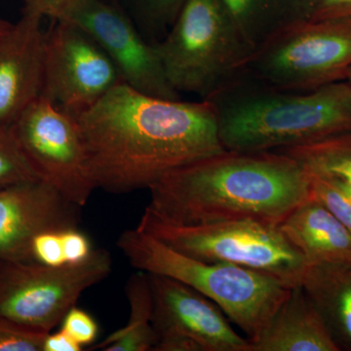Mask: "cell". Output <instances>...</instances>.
<instances>
[{"label":"cell","mask_w":351,"mask_h":351,"mask_svg":"<svg viewBox=\"0 0 351 351\" xmlns=\"http://www.w3.org/2000/svg\"><path fill=\"white\" fill-rule=\"evenodd\" d=\"M60 233L66 263L75 265L84 262L93 253L89 239L77 230V226L64 228Z\"/></svg>","instance_id":"cell-27"},{"label":"cell","mask_w":351,"mask_h":351,"mask_svg":"<svg viewBox=\"0 0 351 351\" xmlns=\"http://www.w3.org/2000/svg\"><path fill=\"white\" fill-rule=\"evenodd\" d=\"M307 265H351V232L318 201L309 197L280 223Z\"/></svg>","instance_id":"cell-16"},{"label":"cell","mask_w":351,"mask_h":351,"mask_svg":"<svg viewBox=\"0 0 351 351\" xmlns=\"http://www.w3.org/2000/svg\"><path fill=\"white\" fill-rule=\"evenodd\" d=\"M276 152L292 157L309 174L330 176L351 188V130Z\"/></svg>","instance_id":"cell-20"},{"label":"cell","mask_w":351,"mask_h":351,"mask_svg":"<svg viewBox=\"0 0 351 351\" xmlns=\"http://www.w3.org/2000/svg\"><path fill=\"white\" fill-rule=\"evenodd\" d=\"M138 29L152 43L164 38L189 0H130Z\"/></svg>","instance_id":"cell-21"},{"label":"cell","mask_w":351,"mask_h":351,"mask_svg":"<svg viewBox=\"0 0 351 351\" xmlns=\"http://www.w3.org/2000/svg\"><path fill=\"white\" fill-rule=\"evenodd\" d=\"M60 232L61 230H45L34 237L31 246L32 262L47 267L66 265Z\"/></svg>","instance_id":"cell-25"},{"label":"cell","mask_w":351,"mask_h":351,"mask_svg":"<svg viewBox=\"0 0 351 351\" xmlns=\"http://www.w3.org/2000/svg\"><path fill=\"white\" fill-rule=\"evenodd\" d=\"M206 101L225 151H280L351 130L348 80L313 90L283 89L244 71Z\"/></svg>","instance_id":"cell-3"},{"label":"cell","mask_w":351,"mask_h":351,"mask_svg":"<svg viewBox=\"0 0 351 351\" xmlns=\"http://www.w3.org/2000/svg\"><path fill=\"white\" fill-rule=\"evenodd\" d=\"M57 19L86 31L107 53L125 84L151 96L181 100V94L166 80L154 43L112 2L69 0Z\"/></svg>","instance_id":"cell-12"},{"label":"cell","mask_w":351,"mask_h":351,"mask_svg":"<svg viewBox=\"0 0 351 351\" xmlns=\"http://www.w3.org/2000/svg\"><path fill=\"white\" fill-rule=\"evenodd\" d=\"M137 228L189 257L239 265L291 289L302 285L308 267L280 226L272 223L240 219L184 225L161 218L147 207Z\"/></svg>","instance_id":"cell-6"},{"label":"cell","mask_w":351,"mask_h":351,"mask_svg":"<svg viewBox=\"0 0 351 351\" xmlns=\"http://www.w3.org/2000/svg\"><path fill=\"white\" fill-rule=\"evenodd\" d=\"M117 246L136 269L170 277L213 301L251 343L260 337L291 291L261 272L189 257L138 228L122 233Z\"/></svg>","instance_id":"cell-4"},{"label":"cell","mask_w":351,"mask_h":351,"mask_svg":"<svg viewBox=\"0 0 351 351\" xmlns=\"http://www.w3.org/2000/svg\"><path fill=\"white\" fill-rule=\"evenodd\" d=\"M152 292V351H252L213 301L186 284L147 274Z\"/></svg>","instance_id":"cell-11"},{"label":"cell","mask_w":351,"mask_h":351,"mask_svg":"<svg viewBox=\"0 0 351 351\" xmlns=\"http://www.w3.org/2000/svg\"><path fill=\"white\" fill-rule=\"evenodd\" d=\"M154 45L173 89L201 101L239 77L254 52L219 0H189Z\"/></svg>","instance_id":"cell-5"},{"label":"cell","mask_w":351,"mask_h":351,"mask_svg":"<svg viewBox=\"0 0 351 351\" xmlns=\"http://www.w3.org/2000/svg\"><path fill=\"white\" fill-rule=\"evenodd\" d=\"M46 335L0 316V351H43Z\"/></svg>","instance_id":"cell-24"},{"label":"cell","mask_w":351,"mask_h":351,"mask_svg":"<svg viewBox=\"0 0 351 351\" xmlns=\"http://www.w3.org/2000/svg\"><path fill=\"white\" fill-rule=\"evenodd\" d=\"M348 80V82H350L351 84V69H350V73H348V80Z\"/></svg>","instance_id":"cell-32"},{"label":"cell","mask_w":351,"mask_h":351,"mask_svg":"<svg viewBox=\"0 0 351 351\" xmlns=\"http://www.w3.org/2000/svg\"><path fill=\"white\" fill-rule=\"evenodd\" d=\"M61 324V329L83 348L91 345L98 337V323L93 316L76 306L69 309Z\"/></svg>","instance_id":"cell-26"},{"label":"cell","mask_w":351,"mask_h":351,"mask_svg":"<svg viewBox=\"0 0 351 351\" xmlns=\"http://www.w3.org/2000/svg\"><path fill=\"white\" fill-rule=\"evenodd\" d=\"M252 351H339L326 323L302 286L290 293Z\"/></svg>","instance_id":"cell-15"},{"label":"cell","mask_w":351,"mask_h":351,"mask_svg":"<svg viewBox=\"0 0 351 351\" xmlns=\"http://www.w3.org/2000/svg\"><path fill=\"white\" fill-rule=\"evenodd\" d=\"M43 16L23 9L22 17L0 36V127L10 128L40 96L46 32Z\"/></svg>","instance_id":"cell-14"},{"label":"cell","mask_w":351,"mask_h":351,"mask_svg":"<svg viewBox=\"0 0 351 351\" xmlns=\"http://www.w3.org/2000/svg\"><path fill=\"white\" fill-rule=\"evenodd\" d=\"M82 350L83 346L62 329L57 332H48L44 339L43 351H82Z\"/></svg>","instance_id":"cell-29"},{"label":"cell","mask_w":351,"mask_h":351,"mask_svg":"<svg viewBox=\"0 0 351 351\" xmlns=\"http://www.w3.org/2000/svg\"><path fill=\"white\" fill-rule=\"evenodd\" d=\"M10 129L40 180L84 207L98 186L75 117L39 96Z\"/></svg>","instance_id":"cell-9"},{"label":"cell","mask_w":351,"mask_h":351,"mask_svg":"<svg viewBox=\"0 0 351 351\" xmlns=\"http://www.w3.org/2000/svg\"><path fill=\"white\" fill-rule=\"evenodd\" d=\"M24 1L25 10L32 11L43 17H49L54 20L57 19L69 0H24Z\"/></svg>","instance_id":"cell-30"},{"label":"cell","mask_w":351,"mask_h":351,"mask_svg":"<svg viewBox=\"0 0 351 351\" xmlns=\"http://www.w3.org/2000/svg\"><path fill=\"white\" fill-rule=\"evenodd\" d=\"M40 180L23 154L10 128L0 127V189Z\"/></svg>","instance_id":"cell-23"},{"label":"cell","mask_w":351,"mask_h":351,"mask_svg":"<svg viewBox=\"0 0 351 351\" xmlns=\"http://www.w3.org/2000/svg\"><path fill=\"white\" fill-rule=\"evenodd\" d=\"M351 69V18L306 20L263 43L245 73L272 86L313 90L348 80Z\"/></svg>","instance_id":"cell-7"},{"label":"cell","mask_w":351,"mask_h":351,"mask_svg":"<svg viewBox=\"0 0 351 351\" xmlns=\"http://www.w3.org/2000/svg\"><path fill=\"white\" fill-rule=\"evenodd\" d=\"M97 186L149 189L171 171L225 151L209 101L158 98L125 84L75 117Z\"/></svg>","instance_id":"cell-1"},{"label":"cell","mask_w":351,"mask_h":351,"mask_svg":"<svg viewBox=\"0 0 351 351\" xmlns=\"http://www.w3.org/2000/svg\"><path fill=\"white\" fill-rule=\"evenodd\" d=\"M110 271L112 258L101 249L84 262L61 267L0 260V316L48 334L61 324L83 292Z\"/></svg>","instance_id":"cell-8"},{"label":"cell","mask_w":351,"mask_h":351,"mask_svg":"<svg viewBox=\"0 0 351 351\" xmlns=\"http://www.w3.org/2000/svg\"><path fill=\"white\" fill-rule=\"evenodd\" d=\"M149 189L147 207L174 223L254 219L280 226L311 197V178L283 152L223 151L171 171Z\"/></svg>","instance_id":"cell-2"},{"label":"cell","mask_w":351,"mask_h":351,"mask_svg":"<svg viewBox=\"0 0 351 351\" xmlns=\"http://www.w3.org/2000/svg\"><path fill=\"white\" fill-rule=\"evenodd\" d=\"M130 315L126 326L117 330L96 346L103 351H152L156 335L152 327V292L147 272L134 274L126 285Z\"/></svg>","instance_id":"cell-19"},{"label":"cell","mask_w":351,"mask_h":351,"mask_svg":"<svg viewBox=\"0 0 351 351\" xmlns=\"http://www.w3.org/2000/svg\"><path fill=\"white\" fill-rule=\"evenodd\" d=\"M76 205L43 180L0 189V260L32 262V239L77 226Z\"/></svg>","instance_id":"cell-13"},{"label":"cell","mask_w":351,"mask_h":351,"mask_svg":"<svg viewBox=\"0 0 351 351\" xmlns=\"http://www.w3.org/2000/svg\"><path fill=\"white\" fill-rule=\"evenodd\" d=\"M12 25V24H10V23L7 22V21L3 20L1 17H0V36H2L4 34H6V32L11 29Z\"/></svg>","instance_id":"cell-31"},{"label":"cell","mask_w":351,"mask_h":351,"mask_svg":"<svg viewBox=\"0 0 351 351\" xmlns=\"http://www.w3.org/2000/svg\"><path fill=\"white\" fill-rule=\"evenodd\" d=\"M351 18V0H311L309 20Z\"/></svg>","instance_id":"cell-28"},{"label":"cell","mask_w":351,"mask_h":351,"mask_svg":"<svg viewBox=\"0 0 351 351\" xmlns=\"http://www.w3.org/2000/svg\"><path fill=\"white\" fill-rule=\"evenodd\" d=\"M254 50L291 25L309 20L311 0H219Z\"/></svg>","instance_id":"cell-18"},{"label":"cell","mask_w":351,"mask_h":351,"mask_svg":"<svg viewBox=\"0 0 351 351\" xmlns=\"http://www.w3.org/2000/svg\"><path fill=\"white\" fill-rule=\"evenodd\" d=\"M302 286L339 348L351 350V265H308Z\"/></svg>","instance_id":"cell-17"},{"label":"cell","mask_w":351,"mask_h":351,"mask_svg":"<svg viewBox=\"0 0 351 351\" xmlns=\"http://www.w3.org/2000/svg\"><path fill=\"white\" fill-rule=\"evenodd\" d=\"M53 22L46 32L40 96L75 117L123 82L86 31L69 21Z\"/></svg>","instance_id":"cell-10"},{"label":"cell","mask_w":351,"mask_h":351,"mask_svg":"<svg viewBox=\"0 0 351 351\" xmlns=\"http://www.w3.org/2000/svg\"><path fill=\"white\" fill-rule=\"evenodd\" d=\"M311 198L327 208L351 232V188L330 176L309 174Z\"/></svg>","instance_id":"cell-22"}]
</instances>
